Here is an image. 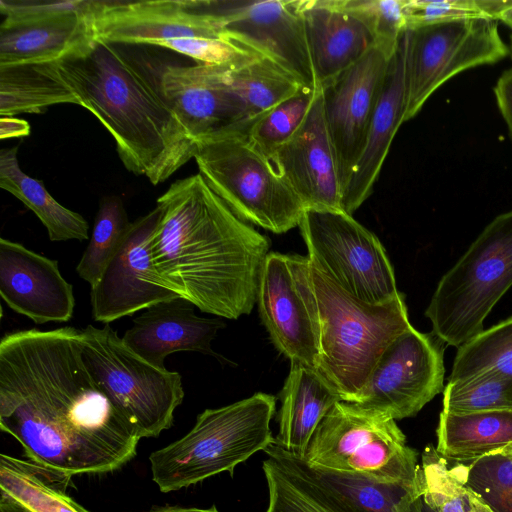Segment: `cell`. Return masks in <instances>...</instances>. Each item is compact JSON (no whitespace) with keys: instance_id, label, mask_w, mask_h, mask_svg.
<instances>
[{"instance_id":"ba28073f","label":"cell","mask_w":512,"mask_h":512,"mask_svg":"<svg viewBox=\"0 0 512 512\" xmlns=\"http://www.w3.org/2000/svg\"><path fill=\"white\" fill-rule=\"evenodd\" d=\"M303 460L378 482H415L418 452L390 416L339 401L316 428Z\"/></svg>"},{"instance_id":"f6af8a7d","label":"cell","mask_w":512,"mask_h":512,"mask_svg":"<svg viewBox=\"0 0 512 512\" xmlns=\"http://www.w3.org/2000/svg\"><path fill=\"white\" fill-rule=\"evenodd\" d=\"M499 20L512 29V4L501 14Z\"/></svg>"},{"instance_id":"8fae6325","label":"cell","mask_w":512,"mask_h":512,"mask_svg":"<svg viewBox=\"0 0 512 512\" xmlns=\"http://www.w3.org/2000/svg\"><path fill=\"white\" fill-rule=\"evenodd\" d=\"M404 122L420 112L428 98L453 76L504 59L509 48L498 21L476 17L407 29Z\"/></svg>"},{"instance_id":"836d02e7","label":"cell","mask_w":512,"mask_h":512,"mask_svg":"<svg viewBox=\"0 0 512 512\" xmlns=\"http://www.w3.org/2000/svg\"><path fill=\"white\" fill-rule=\"evenodd\" d=\"M495 372L512 380V317L482 330L458 347L449 381Z\"/></svg>"},{"instance_id":"e575fe53","label":"cell","mask_w":512,"mask_h":512,"mask_svg":"<svg viewBox=\"0 0 512 512\" xmlns=\"http://www.w3.org/2000/svg\"><path fill=\"white\" fill-rule=\"evenodd\" d=\"M130 224L120 197L107 196L100 201L89 243L76 267L79 277L91 287L119 249Z\"/></svg>"},{"instance_id":"9c48e42d","label":"cell","mask_w":512,"mask_h":512,"mask_svg":"<svg viewBox=\"0 0 512 512\" xmlns=\"http://www.w3.org/2000/svg\"><path fill=\"white\" fill-rule=\"evenodd\" d=\"M82 357L94 381L141 438L169 429L184 399L178 372L137 355L109 325L81 329Z\"/></svg>"},{"instance_id":"f35d334b","label":"cell","mask_w":512,"mask_h":512,"mask_svg":"<svg viewBox=\"0 0 512 512\" xmlns=\"http://www.w3.org/2000/svg\"><path fill=\"white\" fill-rule=\"evenodd\" d=\"M371 33L375 46L393 57L407 30V0H343Z\"/></svg>"},{"instance_id":"d6a6232c","label":"cell","mask_w":512,"mask_h":512,"mask_svg":"<svg viewBox=\"0 0 512 512\" xmlns=\"http://www.w3.org/2000/svg\"><path fill=\"white\" fill-rule=\"evenodd\" d=\"M227 76L245 106L250 124L282 101L308 88L287 70L261 55L239 66L228 67Z\"/></svg>"},{"instance_id":"ab89813d","label":"cell","mask_w":512,"mask_h":512,"mask_svg":"<svg viewBox=\"0 0 512 512\" xmlns=\"http://www.w3.org/2000/svg\"><path fill=\"white\" fill-rule=\"evenodd\" d=\"M407 29L460 19L486 17L477 0H407Z\"/></svg>"},{"instance_id":"f546056e","label":"cell","mask_w":512,"mask_h":512,"mask_svg":"<svg viewBox=\"0 0 512 512\" xmlns=\"http://www.w3.org/2000/svg\"><path fill=\"white\" fill-rule=\"evenodd\" d=\"M71 476L0 455V489L33 512H90L66 493Z\"/></svg>"},{"instance_id":"3957f363","label":"cell","mask_w":512,"mask_h":512,"mask_svg":"<svg viewBox=\"0 0 512 512\" xmlns=\"http://www.w3.org/2000/svg\"><path fill=\"white\" fill-rule=\"evenodd\" d=\"M56 66L79 105L108 130L127 170L157 185L187 163L196 145L165 101L159 80L98 38Z\"/></svg>"},{"instance_id":"7a4b0ae2","label":"cell","mask_w":512,"mask_h":512,"mask_svg":"<svg viewBox=\"0 0 512 512\" xmlns=\"http://www.w3.org/2000/svg\"><path fill=\"white\" fill-rule=\"evenodd\" d=\"M147 251L150 277L202 312L248 315L257 299L270 240L238 217L198 173L157 199Z\"/></svg>"},{"instance_id":"d590c367","label":"cell","mask_w":512,"mask_h":512,"mask_svg":"<svg viewBox=\"0 0 512 512\" xmlns=\"http://www.w3.org/2000/svg\"><path fill=\"white\" fill-rule=\"evenodd\" d=\"M512 409V380L495 372L448 381L443 390V410L451 414H471Z\"/></svg>"},{"instance_id":"ac0fdd59","label":"cell","mask_w":512,"mask_h":512,"mask_svg":"<svg viewBox=\"0 0 512 512\" xmlns=\"http://www.w3.org/2000/svg\"><path fill=\"white\" fill-rule=\"evenodd\" d=\"M228 67L166 65L161 70L160 91L194 143L230 130L246 132L250 125L228 81Z\"/></svg>"},{"instance_id":"1f68e13d","label":"cell","mask_w":512,"mask_h":512,"mask_svg":"<svg viewBox=\"0 0 512 512\" xmlns=\"http://www.w3.org/2000/svg\"><path fill=\"white\" fill-rule=\"evenodd\" d=\"M451 462L432 444L424 448L417 471L423 512H493L465 484L461 462Z\"/></svg>"},{"instance_id":"30bf717a","label":"cell","mask_w":512,"mask_h":512,"mask_svg":"<svg viewBox=\"0 0 512 512\" xmlns=\"http://www.w3.org/2000/svg\"><path fill=\"white\" fill-rule=\"evenodd\" d=\"M311 263L354 298L397 297L393 267L377 236L343 210L305 209L298 225Z\"/></svg>"},{"instance_id":"7bdbcfd3","label":"cell","mask_w":512,"mask_h":512,"mask_svg":"<svg viewBox=\"0 0 512 512\" xmlns=\"http://www.w3.org/2000/svg\"><path fill=\"white\" fill-rule=\"evenodd\" d=\"M0 512H33L7 492L0 489Z\"/></svg>"},{"instance_id":"603a6c76","label":"cell","mask_w":512,"mask_h":512,"mask_svg":"<svg viewBox=\"0 0 512 512\" xmlns=\"http://www.w3.org/2000/svg\"><path fill=\"white\" fill-rule=\"evenodd\" d=\"M300 7L317 88L324 89L357 63L375 42L343 0H301Z\"/></svg>"},{"instance_id":"2e32d148","label":"cell","mask_w":512,"mask_h":512,"mask_svg":"<svg viewBox=\"0 0 512 512\" xmlns=\"http://www.w3.org/2000/svg\"><path fill=\"white\" fill-rule=\"evenodd\" d=\"M300 1H214V6L226 38L270 59L315 90Z\"/></svg>"},{"instance_id":"4dcf8cb0","label":"cell","mask_w":512,"mask_h":512,"mask_svg":"<svg viewBox=\"0 0 512 512\" xmlns=\"http://www.w3.org/2000/svg\"><path fill=\"white\" fill-rule=\"evenodd\" d=\"M308 467L319 482L363 512H423L417 479L415 482L385 483L358 475Z\"/></svg>"},{"instance_id":"83f0119b","label":"cell","mask_w":512,"mask_h":512,"mask_svg":"<svg viewBox=\"0 0 512 512\" xmlns=\"http://www.w3.org/2000/svg\"><path fill=\"white\" fill-rule=\"evenodd\" d=\"M17 151V146L0 151V187L35 213L51 241L88 239L89 225L84 217L56 201L42 181L24 173Z\"/></svg>"},{"instance_id":"52a82bcc","label":"cell","mask_w":512,"mask_h":512,"mask_svg":"<svg viewBox=\"0 0 512 512\" xmlns=\"http://www.w3.org/2000/svg\"><path fill=\"white\" fill-rule=\"evenodd\" d=\"M195 145L199 173L238 217L278 234L299 225L302 202L245 131L218 133Z\"/></svg>"},{"instance_id":"7402d4cb","label":"cell","mask_w":512,"mask_h":512,"mask_svg":"<svg viewBox=\"0 0 512 512\" xmlns=\"http://www.w3.org/2000/svg\"><path fill=\"white\" fill-rule=\"evenodd\" d=\"M195 306L177 297L157 303L132 319L124 343L147 362L165 368V358L178 351L212 354L211 342L224 327L219 318L200 317Z\"/></svg>"},{"instance_id":"44dd1931","label":"cell","mask_w":512,"mask_h":512,"mask_svg":"<svg viewBox=\"0 0 512 512\" xmlns=\"http://www.w3.org/2000/svg\"><path fill=\"white\" fill-rule=\"evenodd\" d=\"M0 295L15 312L36 324L67 322L74 312L73 286L58 261L18 242L0 239Z\"/></svg>"},{"instance_id":"7c38bea8","label":"cell","mask_w":512,"mask_h":512,"mask_svg":"<svg viewBox=\"0 0 512 512\" xmlns=\"http://www.w3.org/2000/svg\"><path fill=\"white\" fill-rule=\"evenodd\" d=\"M444 344L411 326L387 346L352 403L394 420L415 416L444 390Z\"/></svg>"},{"instance_id":"6da1fadb","label":"cell","mask_w":512,"mask_h":512,"mask_svg":"<svg viewBox=\"0 0 512 512\" xmlns=\"http://www.w3.org/2000/svg\"><path fill=\"white\" fill-rule=\"evenodd\" d=\"M0 428L28 460L71 477L123 467L140 440L94 381L82 357L81 329L71 326L2 337Z\"/></svg>"},{"instance_id":"8992f818","label":"cell","mask_w":512,"mask_h":512,"mask_svg":"<svg viewBox=\"0 0 512 512\" xmlns=\"http://www.w3.org/2000/svg\"><path fill=\"white\" fill-rule=\"evenodd\" d=\"M512 286V209L496 216L442 276L425 311L432 333L459 347Z\"/></svg>"},{"instance_id":"5b68a950","label":"cell","mask_w":512,"mask_h":512,"mask_svg":"<svg viewBox=\"0 0 512 512\" xmlns=\"http://www.w3.org/2000/svg\"><path fill=\"white\" fill-rule=\"evenodd\" d=\"M276 398L262 392L197 416L182 438L149 456L152 479L161 492L176 491L229 472L275 441L270 422Z\"/></svg>"},{"instance_id":"d4e9b609","label":"cell","mask_w":512,"mask_h":512,"mask_svg":"<svg viewBox=\"0 0 512 512\" xmlns=\"http://www.w3.org/2000/svg\"><path fill=\"white\" fill-rule=\"evenodd\" d=\"M279 399V431L274 443L303 459L316 428L342 400L316 369L298 362H291Z\"/></svg>"},{"instance_id":"bcb514c9","label":"cell","mask_w":512,"mask_h":512,"mask_svg":"<svg viewBox=\"0 0 512 512\" xmlns=\"http://www.w3.org/2000/svg\"><path fill=\"white\" fill-rule=\"evenodd\" d=\"M510 52H511V58H512V35L510 36Z\"/></svg>"},{"instance_id":"4fadbf2b","label":"cell","mask_w":512,"mask_h":512,"mask_svg":"<svg viewBox=\"0 0 512 512\" xmlns=\"http://www.w3.org/2000/svg\"><path fill=\"white\" fill-rule=\"evenodd\" d=\"M308 265L307 256L269 252L260 273L256 302L276 349L290 362L316 369L319 326Z\"/></svg>"},{"instance_id":"e0dca14e","label":"cell","mask_w":512,"mask_h":512,"mask_svg":"<svg viewBox=\"0 0 512 512\" xmlns=\"http://www.w3.org/2000/svg\"><path fill=\"white\" fill-rule=\"evenodd\" d=\"M392 58L373 46L331 85L322 89L324 114L337 158L342 195L362 153Z\"/></svg>"},{"instance_id":"277c9868","label":"cell","mask_w":512,"mask_h":512,"mask_svg":"<svg viewBox=\"0 0 512 512\" xmlns=\"http://www.w3.org/2000/svg\"><path fill=\"white\" fill-rule=\"evenodd\" d=\"M308 271L319 326L316 370L342 401L352 403L387 346L412 326L405 296L400 293L382 304L365 303L341 289L310 260Z\"/></svg>"},{"instance_id":"484cf974","label":"cell","mask_w":512,"mask_h":512,"mask_svg":"<svg viewBox=\"0 0 512 512\" xmlns=\"http://www.w3.org/2000/svg\"><path fill=\"white\" fill-rule=\"evenodd\" d=\"M262 469L268 486L266 512H363L329 490L306 462L275 443L264 450Z\"/></svg>"},{"instance_id":"d6986e66","label":"cell","mask_w":512,"mask_h":512,"mask_svg":"<svg viewBox=\"0 0 512 512\" xmlns=\"http://www.w3.org/2000/svg\"><path fill=\"white\" fill-rule=\"evenodd\" d=\"M159 217L160 210L156 206L131 222L119 249L99 281L91 287L90 303L95 321L109 324L178 297L167 288L154 284L149 274L147 244Z\"/></svg>"},{"instance_id":"5bb4252c","label":"cell","mask_w":512,"mask_h":512,"mask_svg":"<svg viewBox=\"0 0 512 512\" xmlns=\"http://www.w3.org/2000/svg\"><path fill=\"white\" fill-rule=\"evenodd\" d=\"M0 67L64 60L96 39L88 1H0Z\"/></svg>"},{"instance_id":"60d3db41","label":"cell","mask_w":512,"mask_h":512,"mask_svg":"<svg viewBox=\"0 0 512 512\" xmlns=\"http://www.w3.org/2000/svg\"><path fill=\"white\" fill-rule=\"evenodd\" d=\"M497 105L512 141V68L505 70L493 88Z\"/></svg>"},{"instance_id":"ffe728a7","label":"cell","mask_w":512,"mask_h":512,"mask_svg":"<svg viewBox=\"0 0 512 512\" xmlns=\"http://www.w3.org/2000/svg\"><path fill=\"white\" fill-rule=\"evenodd\" d=\"M270 159L305 209L342 210V184L321 88L302 125Z\"/></svg>"},{"instance_id":"cb8c5ba5","label":"cell","mask_w":512,"mask_h":512,"mask_svg":"<svg viewBox=\"0 0 512 512\" xmlns=\"http://www.w3.org/2000/svg\"><path fill=\"white\" fill-rule=\"evenodd\" d=\"M405 57L403 38L390 61L362 153L342 195V210L352 215L371 195L391 143L405 114Z\"/></svg>"},{"instance_id":"f1b7e54d","label":"cell","mask_w":512,"mask_h":512,"mask_svg":"<svg viewBox=\"0 0 512 512\" xmlns=\"http://www.w3.org/2000/svg\"><path fill=\"white\" fill-rule=\"evenodd\" d=\"M64 103L79 105L56 62L0 67L1 116L41 113Z\"/></svg>"},{"instance_id":"9a60e30c","label":"cell","mask_w":512,"mask_h":512,"mask_svg":"<svg viewBox=\"0 0 512 512\" xmlns=\"http://www.w3.org/2000/svg\"><path fill=\"white\" fill-rule=\"evenodd\" d=\"M213 4L191 0H88L96 38L117 45L160 47L178 39L226 38Z\"/></svg>"},{"instance_id":"74e56055","label":"cell","mask_w":512,"mask_h":512,"mask_svg":"<svg viewBox=\"0 0 512 512\" xmlns=\"http://www.w3.org/2000/svg\"><path fill=\"white\" fill-rule=\"evenodd\" d=\"M462 464L465 484L493 512H512V452H500Z\"/></svg>"},{"instance_id":"b9f144b4","label":"cell","mask_w":512,"mask_h":512,"mask_svg":"<svg viewBox=\"0 0 512 512\" xmlns=\"http://www.w3.org/2000/svg\"><path fill=\"white\" fill-rule=\"evenodd\" d=\"M30 124L14 116H1L0 118V138H20L30 134Z\"/></svg>"},{"instance_id":"4316f807","label":"cell","mask_w":512,"mask_h":512,"mask_svg":"<svg viewBox=\"0 0 512 512\" xmlns=\"http://www.w3.org/2000/svg\"><path fill=\"white\" fill-rule=\"evenodd\" d=\"M436 436V450L448 461L512 452V409L471 414L442 411Z\"/></svg>"},{"instance_id":"ee69618b","label":"cell","mask_w":512,"mask_h":512,"mask_svg":"<svg viewBox=\"0 0 512 512\" xmlns=\"http://www.w3.org/2000/svg\"><path fill=\"white\" fill-rule=\"evenodd\" d=\"M148 512H219L216 507L213 505L208 509H200V508H184L178 506H165L159 507L156 509H152Z\"/></svg>"},{"instance_id":"8d00e7d4","label":"cell","mask_w":512,"mask_h":512,"mask_svg":"<svg viewBox=\"0 0 512 512\" xmlns=\"http://www.w3.org/2000/svg\"><path fill=\"white\" fill-rule=\"evenodd\" d=\"M315 92L316 89L305 88L254 120L246 131L252 144L271 158L302 125Z\"/></svg>"}]
</instances>
